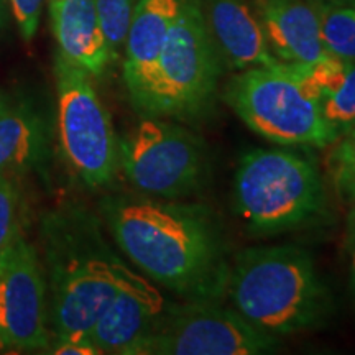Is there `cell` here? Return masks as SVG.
<instances>
[{
	"label": "cell",
	"instance_id": "1",
	"mask_svg": "<svg viewBox=\"0 0 355 355\" xmlns=\"http://www.w3.org/2000/svg\"><path fill=\"white\" fill-rule=\"evenodd\" d=\"M101 216L123 255L184 301L227 296L229 239L214 211L196 202L112 194Z\"/></svg>",
	"mask_w": 355,
	"mask_h": 355
},
{
	"label": "cell",
	"instance_id": "2",
	"mask_svg": "<svg viewBox=\"0 0 355 355\" xmlns=\"http://www.w3.org/2000/svg\"><path fill=\"white\" fill-rule=\"evenodd\" d=\"M43 242L53 339L89 337L128 266L105 241L99 219L79 206L44 217Z\"/></svg>",
	"mask_w": 355,
	"mask_h": 355
},
{
	"label": "cell",
	"instance_id": "3",
	"mask_svg": "<svg viewBox=\"0 0 355 355\" xmlns=\"http://www.w3.org/2000/svg\"><path fill=\"white\" fill-rule=\"evenodd\" d=\"M227 296L247 322L275 337L319 329L334 311L313 255L295 245L239 252L230 265Z\"/></svg>",
	"mask_w": 355,
	"mask_h": 355
},
{
	"label": "cell",
	"instance_id": "4",
	"mask_svg": "<svg viewBox=\"0 0 355 355\" xmlns=\"http://www.w3.org/2000/svg\"><path fill=\"white\" fill-rule=\"evenodd\" d=\"M224 61L206 24L201 0H184L152 74L133 105L146 115L198 121L214 105Z\"/></svg>",
	"mask_w": 355,
	"mask_h": 355
},
{
	"label": "cell",
	"instance_id": "5",
	"mask_svg": "<svg viewBox=\"0 0 355 355\" xmlns=\"http://www.w3.org/2000/svg\"><path fill=\"white\" fill-rule=\"evenodd\" d=\"M234 207L254 235L298 229L326 207L322 175L301 153L254 148L243 155L235 171Z\"/></svg>",
	"mask_w": 355,
	"mask_h": 355
},
{
	"label": "cell",
	"instance_id": "6",
	"mask_svg": "<svg viewBox=\"0 0 355 355\" xmlns=\"http://www.w3.org/2000/svg\"><path fill=\"white\" fill-rule=\"evenodd\" d=\"M224 99L250 130L272 144L329 148L339 139L293 63L241 71L225 86Z\"/></svg>",
	"mask_w": 355,
	"mask_h": 355
},
{
	"label": "cell",
	"instance_id": "7",
	"mask_svg": "<svg viewBox=\"0 0 355 355\" xmlns=\"http://www.w3.org/2000/svg\"><path fill=\"white\" fill-rule=\"evenodd\" d=\"M119 166L140 194L158 199L193 196L211 175L209 152L201 137L153 115L119 140Z\"/></svg>",
	"mask_w": 355,
	"mask_h": 355
},
{
	"label": "cell",
	"instance_id": "8",
	"mask_svg": "<svg viewBox=\"0 0 355 355\" xmlns=\"http://www.w3.org/2000/svg\"><path fill=\"white\" fill-rule=\"evenodd\" d=\"M55 76L58 132L64 157L89 188L109 184L119 168V139L107 109L86 71L58 56Z\"/></svg>",
	"mask_w": 355,
	"mask_h": 355
},
{
	"label": "cell",
	"instance_id": "9",
	"mask_svg": "<svg viewBox=\"0 0 355 355\" xmlns=\"http://www.w3.org/2000/svg\"><path fill=\"white\" fill-rule=\"evenodd\" d=\"M282 347L219 301L166 303L144 355H261Z\"/></svg>",
	"mask_w": 355,
	"mask_h": 355
},
{
	"label": "cell",
	"instance_id": "10",
	"mask_svg": "<svg viewBox=\"0 0 355 355\" xmlns=\"http://www.w3.org/2000/svg\"><path fill=\"white\" fill-rule=\"evenodd\" d=\"M46 279L24 235L0 252V349H50Z\"/></svg>",
	"mask_w": 355,
	"mask_h": 355
},
{
	"label": "cell",
	"instance_id": "11",
	"mask_svg": "<svg viewBox=\"0 0 355 355\" xmlns=\"http://www.w3.org/2000/svg\"><path fill=\"white\" fill-rule=\"evenodd\" d=\"M165 308L166 300L158 288L128 268L125 279L97 318L89 337L102 354L144 355Z\"/></svg>",
	"mask_w": 355,
	"mask_h": 355
},
{
	"label": "cell",
	"instance_id": "12",
	"mask_svg": "<svg viewBox=\"0 0 355 355\" xmlns=\"http://www.w3.org/2000/svg\"><path fill=\"white\" fill-rule=\"evenodd\" d=\"M270 51L283 63L311 64L329 56L313 0H248Z\"/></svg>",
	"mask_w": 355,
	"mask_h": 355
},
{
	"label": "cell",
	"instance_id": "13",
	"mask_svg": "<svg viewBox=\"0 0 355 355\" xmlns=\"http://www.w3.org/2000/svg\"><path fill=\"white\" fill-rule=\"evenodd\" d=\"M201 3L224 66L243 71L278 63L248 0H201Z\"/></svg>",
	"mask_w": 355,
	"mask_h": 355
},
{
	"label": "cell",
	"instance_id": "14",
	"mask_svg": "<svg viewBox=\"0 0 355 355\" xmlns=\"http://www.w3.org/2000/svg\"><path fill=\"white\" fill-rule=\"evenodd\" d=\"M50 19L58 56L91 78L104 74L112 61L94 0H50Z\"/></svg>",
	"mask_w": 355,
	"mask_h": 355
},
{
	"label": "cell",
	"instance_id": "15",
	"mask_svg": "<svg viewBox=\"0 0 355 355\" xmlns=\"http://www.w3.org/2000/svg\"><path fill=\"white\" fill-rule=\"evenodd\" d=\"M184 0H139L123 46V79L135 97L152 74L163 43L180 17Z\"/></svg>",
	"mask_w": 355,
	"mask_h": 355
},
{
	"label": "cell",
	"instance_id": "16",
	"mask_svg": "<svg viewBox=\"0 0 355 355\" xmlns=\"http://www.w3.org/2000/svg\"><path fill=\"white\" fill-rule=\"evenodd\" d=\"M293 64L337 135L355 127V61L329 55L316 63Z\"/></svg>",
	"mask_w": 355,
	"mask_h": 355
},
{
	"label": "cell",
	"instance_id": "17",
	"mask_svg": "<svg viewBox=\"0 0 355 355\" xmlns=\"http://www.w3.org/2000/svg\"><path fill=\"white\" fill-rule=\"evenodd\" d=\"M48 152L42 117L25 104L0 110V175L26 173L43 163Z\"/></svg>",
	"mask_w": 355,
	"mask_h": 355
},
{
	"label": "cell",
	"instance_id": "18",
	"mask_svg": "<svg viewBox=\"0 0 355 355\" xmlns=\"http://www.w3.org/2000/svg\"><path fill=\"white\" fill-rule=\"evenodd\" d=\"M321 20L322 42L331 56L355 61V3L313 0Z\"/></svg>",
	"mask_w": 355,
	"mask_h": 355
},
{
	"label": "cell",
	"instance_id": "19",
	"mask_svg": "<svg viewBox=\"0 0 355 355\" xmlns=\"http://www.w3.org/2000/svg\"><path fill=\"white\" fill-rule=\"evenodd\" d=\"M326 171L337 196L349 202L355 193V127L343 133L329 146Z\"/></svg>",
	"mask_w": 355,
	"mask_h": 355
},
{
	"label": "cell",
	"instance_id": "20",
	"mask_svg": "<svg viewBox=\"0 0 355 355\" xmlns=\"http://www.w3.org/2000/svg\"><path fill=\"white\" fill-rule=\"evenodd\" d=\"M97 17L107 42L110 61H117L125 46L128 28L139 0H94Z\"/></svg>",
	"mask_w": 355,
	"mask_h": 355
},
{
	"label": "cell",
	"instance_id": "21",
	"mask_svg": "<svg viewBox=\"0 0 355 355\" xmlns=\"http://www.w3.org/2000/svg\"><path fill=\"white\" fill-rule=\"evenodd\" d=\"M21 234V199L10 176L0 175V252Z\"/></svg>",
	"mask_w": 355,
	"mask_h": 355
},
{
	"label": "cell",
	"instance_id": "22",
	"mask_svg": "<svg viewBox=\"0 0 355 355\" xmlns=\"http://www.w3.org/2000/svg\"><path fill=\"white\" fill-rule=\"evenodd\" d=\"M10 6L21 38L30 42L38 30L43 0H10Z\"/></svg>",
	"mask_w": 355,
	"mask_h": 355
},
{
	"label": "cell",
	"instance_id": "23",
	"mask_svg": "<svg viewBox=\"0 0 355 355\" xmlns=\"http://www.w3.org/2000/svg\"><path fill=\"white\" fill-rule=\"evenodd\" d=\"M53 354L97 355L102 354L91 337H71V339H53L50 345Z\"/></svg>",
	"mask_w": 355,
	"mask_h": 355
},
{
	"label": "cell",
	"instance_id": "24",
	"mask_svg": "<svg viewBox=\"0 0 355 355\" xmlns=\"http://www.w3.org/2000/svg\"><path fill=\"white\" fill-rule=\"evenodd\" d=\"M347 204H349V212H347V219H345L343 248L345 254H350L355 247V193L352 194V198L349 199Z\"/></svg>",
	"mask_w": 355,
	"mask_h": 355
},
{
	"label": "cell",
	"instance_id": "25",
	"mask_svg": "<svg viewBox=\"0 0 355 355\" xmlns=\"http://www.w3.org/2000/svg\"><path fill=\"white\" fill-rule=\"evenodd\" d=\"M350 290H352V296H354V303H355V247L354 250L350 252Z\"/></svg>",
	"mask_w": 355,
	"mask_h": 355
},
{
	"label": "cell",
	"instance_id": "26",
	"mask_svg": "<svg viewBox=\"0 0 355 355\" xmlns=\"http://www.w3.org/2000/svg\"><path fill=\"white\" fill-rule=\"evenodd\" d=\"M6 2L7 0H0V25H2L3 19H6Z\"/></svg>",
	"mask_w": 355,
	"mask_h": 355
},
{
	"label": "cell",
	"instance_id": "27",
	"mask_svg": "<svg viewBox=\"0 0 355 355\" xmlns=\"http://www.w3.org/2000/svg\"><path fill=\"white\" fill-rule=\"evenodd\" d=\"M326 2H332V3H355V0H326Z\"/></svg>",
	"mask_w": 355,
	"mask_h": 355
},
{
	"label": "cell",
	"instance_id": "28",
	"mask_svg": "<svg viewBox=\"0 0 355 355\" xmlns=\"http://www.w3.org/2000/svg\"><path fill=\"white\" fill-rule=\"evenodd\" d=\"M8 104V102L6 101V99H3V97L2 96H0V110H2L3 107H6V105Z\"/></svg>",
	"mask_w": 355,
	"mask_h": 355
}]
</instances>
